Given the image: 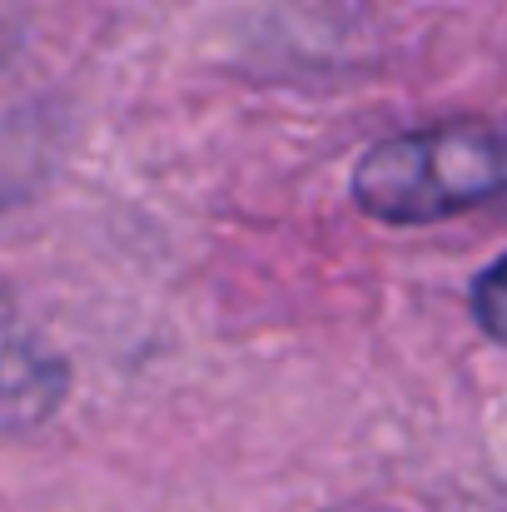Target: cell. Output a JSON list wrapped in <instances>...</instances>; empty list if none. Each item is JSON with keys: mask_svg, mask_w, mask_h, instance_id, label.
I'll use <instances>...</instances> for the list:
<instances>
[{"mask_svg": "<svg viewBox=\"0 0 507 512\" xmlns=\"http://www.w3.org/2000/svg\"><path fill=\"white\" fill-rule=\"evenodd\" d=\"M473 319L488 339L507 348V254L473 284Z\"/></svg>", "mask_w": 507, "mask_h": 512, "instance_id": "2", "label": "cell"}, {"mask_svg": "<svg viewBox=\"0 0 507 512\" xmlns=\"http://www.w3.org/2000/svg\"><path fill=\"white\" fill-rule=\"evenodd\" d=\"M353 199L383 224H433L507 199V125H433L378 140L353 170Z\"/></svg>", "mask_w": 507, "mask_h": 512, "instance_id": "1", "label": "cell"}]
</instances>
